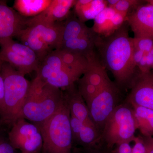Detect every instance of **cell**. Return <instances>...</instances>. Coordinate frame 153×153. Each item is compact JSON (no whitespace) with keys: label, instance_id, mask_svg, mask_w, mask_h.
I'll list each match as a JSON object with an SVG mask.
<instances>
[{"label":"cell","instance_id":"obj_13","mask_svg":"<svg viewBox=\"0 0 153 153\" xmlns=\"http://www.w3.org/2000/svg\"><path fill=\"white\" fill-rule=\"evenodd\" d=\"M72 144L92 148L100 145V133L94 126L84 123L71 115Z\"/></svg>","mask_w":153,"mask_h":153},{"label":"cell","instance_id":"obj_14","mask_svg":"<svg viewBox=\"0 0 153 153\" xmlns=\"http://www.w3.org/2000/svg\"><path fill=\"white\" fill-rule=\"evenodd\" d=\"M64 91V97L69 107L71 115L84 123L94 126L91 119L87 105L75 83Z\"/></svg>","mask_w":153,"mask_h":153},{"label":"cell","instance_id":"obj_35","mask_svg":"<svg viewBox=\"0 0 153 153\" xmlns=\"http://www.w3.org/2000/svg\"><path fill=\"white\" fill-rule=\"evenodd\" d=\"M119 0H107L106 1L107 7L113 8L118 2Z\"/></svg>","mask_w":153,"mask_h":153},{"label":"cell","instance_id":"obj_9","mask_svg":"<svg viewBox=\"0 0 153 153\" xmlns=\"http://www.w3.org/2000/svg\"><path fill=\"white\" fill-rule=\"evenodd\" d=\"M125 102L131 105L153 110V72L138 70L130 87Z\"/></svg>","mask_w":153,"mask_h":153},{"label":"cell","instance_id":"obj_32","mask_svg":"<svg viewBox=\"0 0 153 153\" xmlns=\"http://www.w3.org/2000/svg\"><path fill=\"white\" fill-rule=\"evenodd\" d=\"M5 87L4 79L0 71V110L2 107L4 98Z\"/></svg>","mask_w":153,"mask_h":153},{"label":"cell","instance_id":"obj_22","mask_svg":"<svg viewBox=\"0 0 153 153\" xmlns=\"http://www.w3.org/2000/svg\"><path fill=\"white\" fill-rule=\"evenodd\" d=\"M52 0H16L13 8L22 16L33 18L49 7Z\"/></svg>","mask_w":153,"mask_h":153},{"label":"cell","instance_id":"obj_36","mask_svg":"<svg viewBox=\"0 0 153 153\" xmlns=\"http://www.w3.org/2000/svg\"><path fill=\"white\" fill-rule=\"evenodd\" d=\"M4 63V62L3 61L2 59L1 54H0V71H1V68L2 66L3 63Z\"/></svg>","mask_w":153,"mask_h":153},{"label":"cell","instance_id":"obj_7","mask_svg":"<svg viewBox=\"0 0 153 153\" xmlns=\"http://www.w3.org/2000/svg\"><path fill=\"white\" fill-rule=\"evenodd\" d=\"M0 47L3 61L24 76L37 71L40 60L36 53L25 44L10 39L3 42Z\"/></svg>","mask_w":153,"mask_h":153},{"label":"cell","instance_id":"obj_39","mask_svg":"<svg viewBox=\"0 0 153 153\" xmlns=\"http://www.w3.org/2000/svg\"><path fill=\"white\" fill-rule=\"evenodd\" d=\"M152 69H153L152 71L153 72V62H152Z\"/></svg>","mask_w":153,"mask_h":153},{"label":"cell","instance_id":"obj_19","mask_svg":"<svg viewBox=\"0 0 153 153\" xmlns=\"http://www.w3.org/2000/svg\"><path fill=\"white\" fill-rule=\"evenodd\" d=\"M107 7L104 0H76L74 13L81 22L94 20Z\"/></svg>","mask_w":153,"mask_h":153},{"label":"cell","instance_id":"obj_4","mask_svg":"<svg viewBox=\"0 0 153 153\" xmlns=\"http://www.w3.org/2000/svg\"><path fill=\"white\" fill-rule=\"evenodd\" d=\"M1 72L4 80V98L0 110L3 124L12 126L23 117V106L31 82L9 63H3Z\"/></svg>","mask_w":153,"mask_h":153},{"label":"cell","instance_id":"obj_1","mask_svg":"<svg viewBox=\"0 0 153 153\" xmlns=\"http://www.w3.org/2000/svg\"><path fill=\"white\" fill-rule=\"evenodd\" d=\"M127 22L107 36L97 35L96 52L100 62L111 72L119 89L130 88L137 73L134 60L133 38L130 37Z\"/></svg>","mask_w":153,"mask_h":153},{"label":"cell","instance_id":"obj_25","mask_svg":"<svg viewBox=\"0 0 153 153\" xmlns=\"http://www.w3.org/2000/svg\"><path fill=\"white\" fill-rule=\"evenodd\" d=\"M77 83V89L82 96L86 105L89 103L99 92L101 89H99L94 85L79 78L76 82Z\"/></svg>","mask_w":153,"mask_h":153},{"label":"cell","instance_id":"obj_12","mask_svg":"<svg viewBox=\"0 0 153 153\" xmlns=\"http://www.w3.org/2000/svg\"><path fill=\"white\" fill-rule=\"evenodd\" d=\"M76 0H52L45 10L33 18H29L26 22L27 27L42 24L51 25L56 22H63L67 19L70 10L75 5Z\"/></svg>","mask_w":153,"mask_h":153},{"label":"cell","instance_id":"obj_20","mask_svg":"<svg viewBox=\"0 0 153 153\" xmlns=\"http://www.w3.org/2000/svg\"><path fill=\"white\" fill-rule=\"evenodd\" d=\"M94 32L76 16L74 12L68 15L64 22L62 43L68 40L89 35Z\"/></svg>","mask_w":153,"mask_h":153},{"label":"cell","instance_id":"obj_3","mask_svg":"<svg viewBox=\"0 0 153 153\" xmlns=\"http://www.w3.org/2000/svg\"><path fill=\"white\" fill-rule=\"evenodd\" d=\"M70 118V110L64 96L54 114L43 122L35 124L43 137L42 153H72Z\"/></svg>","mask_w":153,"mask_h":153},{"label":"cell","instance_id":"obj_24","mask_svg":"<svg viewBox=\"0 0 153 153\" xmlns=\"http://www.w3.org/2000/svg\"><path fill=\"white\" fill-rule=\"evenodd\" d=\"M116 13L112 8L107 7L94 19L92 30L100 36H109L115 31L112 24V18Z\"/></svg>","mask_w":153,"mask_h":153},{"label":"cell","instance_id":"obj_11","mask_svg":"<svg viewBox=\"0 0 153 153\" xmlns=\"http://www.w3.org/2000/svg\"><path fill=\"white\" fill-rule=\"evenodd\" d=\"M135 38H146L153 40V5H140L126 18Z\"/></svg>","mask_w":153,"mask_h":153},{"label":"cell","instance_id":"obj_23","mask_svg":"<svg viewBox=\"0 0 153 153\" xmlns=\"http://www.w3.org/2000/svg\"><path fill=\"white\" fill-rule=\"evenodd\" d=\"M136 122L137 129L142 136L152 137L153 136V110L144 107L131 105Z\"/></svg>","mask_w":153,"mask_h":153},{"label":"cell","instance_id":"obj_28","mask_svg":"<svg viewBox=\"0 0 153 153\" xmlns=\"http://www.w3.org/2000/svg\"><path fill=\"white\" fill-rule=\"evenodd\" d=\"M72 153H111L103 146L99 145L92 148L72 147Z\"/></svg>","mask_w":153,"mask_h":153},{"label":"cell","instance_id":"obj_5","mask_svg":"<svg viewBox=\"0 0 153 153\" xmlns=\"http://www.w3.org/2000/svg\"><path fill=\"white\" fill-rule=\"evenodd\" d=\"M137 129L133 108L124 101L120 104L108 119L101 133L100 145L112 150L120 143L133 141Z\"/></svg>","mask_w":153,"mask_h":153},{"label":"cell","instance_id":"obj_31","mask_svg":"<svg viewBox=\"0 0 153 153\" xmlns=\"http://www.w3.org/2000/svg\"><path fill=\"white\" fill-rule=\"evenodd\" d=\"M132 148L129 142L120 143L110 151L111 153H131Z\"/></svg>","mask_w":153,"mask_h":153},{"label":"cell","instance_id":"obj_30","mask_svg":"<svg viewBox=\"0 0 153 153\" xmlns=\"http://www.w3.org/2000/svg\"><path fill=\"white\" fill-rule=\"evenodd\" d=\"M0 153H15V149L10 143L8 139L0 135Z\"/></svg>","mask_w":153,"mask_h":153},{"label":"cell","instance_id":"obj_2","mask_svg":"<svg viewBox=\"0 0 153 153\" xmlns=\"http://www.w3.org/2000/svg\"><path fill=\"white\" fill-rule=\"evenodd\" d=\"M64 98L63 91L47 84L36 76L30 83L23 106V117L41 123L54 114Z\"/></svg>","mask_w":153,"mask_h":153},{"label":"cell","instance_id":"obj_17","mask_svg":"<svg viewBox=\"0 0 153 153\" xmlns=\"http://www.w3.org/2000/svg\"><path fill=\"white\" fill-rule=\"evenodd\" d=\"M22 42L34 51L40 62L52 50L43 41L32 27H27L17 36Z\"/></svg>","mask_w":153,"mask_h":153},{"label":"cell","instance_id":"obj_27","mask_svg":"<svg viewBox=\"0 0 153 153\" xmlns=\"http://www.w3.org/2000/svg\"><path fill=\"white\" fill-rule=\"evenodd\" d=\"M135 49H139L147 54L153 49V40L146 38H133Z\"/></svg>","mask_w":153,"mask_h":153},{"label":"cell","instance_id":"obj_15","mask_svg":"<svg viewBox=\"0 0 153 153\" xmlns=\"http://www.w3.org/2000/svg\"><path fill=\"white\" fill-rule=\"evenodd\" d=\"M97 36V34L94 32L89 35L68 40L62 43L60 49L79 53L90 60H95L97 58L95 48Z\"/></svg>","mask_w":153,"mask_h":153},{"label":"cell","instance_id":"obj_6","mask_svg":"<svg viewBox=\"0 0 153 153\" xmlns=\"http://www.w3.org/2000/svg\"><path fill=\"white\" fill-rule=\"evenodd\" d=\"M120 90L111 81L87 104L91 119L100 134L105 123L120 104Z\"/></svg>","mask_w":153,"mask_h":153},{"label":"cell","instance_id":"obj_21","mask_svg":"<svg viewBox=\"0 0 153 153\" xmlns=\"http://www.w3.org/2000/svg\"><path fill=\"white\" fill-rule=\"evenodd\" d=\"M80 78L99 89L103 88L111 82L106 69L101 65L98 58L91 61L90 67Z\"/></svg>","mask_w":153,"mask_h":153},{"label":"cell","instance_id":"obj_33","mask_svg":"<svg viewBox=\"0 0 153 153\" xmlns=\"http://www.w3.org/2000/svg\"><path fill=\"white\" fill-rule=\"evenodd\" d=\"M143 137L146 147L147 153H153V137Z\"/></svg>","mask_w":153,"mask_h":153},{"label":"cell","instance_id":"obj_38","mask_svg":"<svg viewBox=\"0 0 153 153\" xmlns=\"http://www.w3.org/2000/svg\"><path fill=\"white\" fill-rule=\"evenodd\" d=\"M3 124L1 120L0 119V127H1V126Z\"/></svg>","mask_w":153,"mask_h":153},{"label":"cell","instance_id":"obj_26","mask_svg":"<svg viewBox=\"0 0 153 153\" xmlns=\"http://www.w3.org/2000/svg\"><path fill=\"white\" fill-rule=\"evenodd\" d=\"M144 1L139 0H119L116 5L112 8L116 12L123 14L126 17L130 11L132 12Z\"/></svg>","mask_w":153,"mask_h":153},{"label":"cell","instance_id":"obj_18","mask_svg":"<svg viewBox=\"0 0 153 153\" xmlns=\"http://www.w3.org/2000/svg\"><path fill=\"white\" fill-rule=\"evenodd\" d=\"M57 50L66 67L78 78H80L90 67L92 60L83 55L64 49Z\"/></svg>","mask_w":153,"mask_h":153},{"label":"cell","instance_id":"obj_10","mask_svg":"<svg viewBox=\"0 0 153 153\" xmlns=\"http://www.w3.org/2000/svg\"><path fill=\"white\" fill-rule=\"evenodd\" d=\"M27 19L9 7L7 1L0 0V45L4 41L17 37L27 27Z\"/></svg>","mask_w":153,"mask_h":153},{"label":"cell","instance_id":"obj_37","mask_svg":"<svg viewBox=\"0 0 153 153\" xmlns=\"http://www.w3.org/2000/svg\"><path fill=\"white\" fill-rule=\"evenodd\" d=\"M145 1L148 4L153 5V0H148V1Z\"/></svg>","mask_w":153,"mask_h":153},{"label":"cell","instance_id":"obj_8","mask_svg":"<svg viewBox=\"0 0 153 153\" xmlns=\"http://www.w3.org/2000/svg\"><path fill=\"white\" fill-rule=\"evenodd\" d=\"M11 126L8 140L15 149L22 153H38L42 150L43 137L38 126L22 118Z\"/></svg>","mask_w":153,"mask_h":153},{"label":"cell","instance_id":"obj_29","mask_svg":"<svg viewBox=\"0 0 153 153\" xmlns=\"http://www.w3.org/2000/svg\"><path fill=\"white\" fill-rule=\"evenodd\" d=\"M133 141V147L132 148L131 153H147V149L142 135L135 137Z\"/></svg>","mask_w":153,"mask_h":153},{"label":"cell","instance_id":"obj_34","mask_svg":"<svg viewBox=\"0 0 153 153\" xmlns=\"http://www.w3.org/2000/svg\"><path fill=\"white\" fill-rule=\"evenodd\" d=\"M145 55H146V54L143 51L134 48V60L136 65H137H137H138L142 58H143Z\"/></svg>","mask_w":153,"mask_h":153},{"label":"cell","instance_id":"obj_16","mask_svg":"<svg viewBox=\"0 0 153 153\" xmlns=\"http://www.w3.org/2000/svg\"><path fill=\"white\" fill-rule=\"evenodd\" d=\"M31 27L52 50L60 49L62 43L64 22H56L51 25L39 24Z\"/></svg>","mask_w":153,"mask_h":153}]
</instances>
